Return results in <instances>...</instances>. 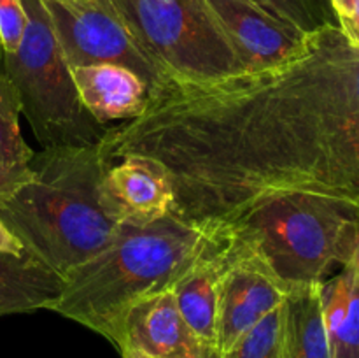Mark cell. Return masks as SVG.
Returning <instances> with one entry per match:
<instances>
[{"instance_id":"30bf717a","label":"cell","mask_w":359,"mask_h":358,"mask_svg":"<svg viewBox=\"0 0 359 358\" xmlns=\"http://www.w3.org/2000/svg\"><path fill=\"white\" fill-rule=\"evenodd\" d=\"M114 346L121 358H188L214 350L193 336L172 288L146 295L126 309Z\"/></svg>"},{"instance_id":"d4e9b609","label":"cell","mask_w":359,"mask_h":358,"mask_svg":"<svg viewBox=\"0 0 359 358\" xmlns=\"http://www.w3.org/2000/svg\"><path fill=\"white\" fill-rule=\"evenodd\" d=\"M188 358H219V351L217 350H207L203 353L196 354V357H188Z\"/></svg>"},{"instance_id":"7c38bea8","label":"cell","mask_w":359,"mask_h":358,"mask_svg":"<svg viewBox=\"0 0 359 358\" xmlns=\"http://www.w3.org/2000/svg\"><path fill=\"white\" fill-rule=\"evenodd\" d=\"M70 72L81 102L102 125L128 121L146 109L149 88L128 67L91 63L70 67Z\"/></svg>"},{"instance_id":"6da1fadb","label":"cell","mask_w":359,"mask_h":358,"mask_svg":"<svg viewBox=\"0 0 359 358\" xmlns=\"http://www.w3.org/2000/svg\"><path fill=\"white\" fill-rule=\"evenodd\" d=\"M191 135L223 214L283 192L359 206V48L326 25L291 60L200 84Z\"/></svg>"},{"instance_id":"9a60e30c","label":"cell","mask_w":359,"mask_h":358,"mask_svg":"<svg viewBox=\"0 0 359 358\" xmlns=\"http://www.w3.org/2000/svg\"><path fill=\"white\" fill-rule=\"evenodd\" d=\"M283 358H332L321 302V283L287 291Z\"/></svg>"},{"instance_id":"7a4b0ae2","label":"cell","mask_w":359,"mask_h":358,"mask_svg":"<svg viewBox=\"0 0 359 358\" xmlns=\"http://www.w3.org/2000/svg\"><path fill=\"white\" fill-rule=\"evenodd\" d=\"M112 161L102 144L44 147L28 179L0 199V218L27 251L65 277L112 244L123 223L104 199Z\"/></svg>"},{"instance_id":"277c9868","label":"cell","mask_w":359,"mask_h":358,"mask_svg":"<svg viewBox=\"0 0 359 358\" xmlns=\"http://www.w3.org/2000/svg\"><path fill=\"white\" fill-rule=\"evenodd\" d=\"M203 232L255 256L290 291L323 283L333 267L351 263L359 206L319 193H270Z\"/></svg>"},{"instance_id":"52a82bcc","label":"cell","mask_w":359,"mask_h":358,"mask_svg":"<svg viewBox=\"0 0 359 358\" xmlns=\"http://www.w3.org/2000/svg\"><path fill=\"white\" fill-rule=\"evenodd\" d=\"M69 67L116 63L137 74L149 91L167 74L147 56L112 0H41Z\"/></svg>"},{"instance_id":"ac0fdd59","label":"cell","mask_w":359,"mask_h":358,"mask_svg":"<svg viewBox=\"0 0 359 358\" xmlns=\"http://www.w3.org/2000/svg\"><path fill=\"white\" fill-rule=\"evenodd\" d=\"M284 304L273 309L219 358H283Z\"/></svg>"},{"instance_id":"2e32d148","label":"cell","mask_w":359,"mask_h":358,"mask_svg":"<svg viewBox=\"0 0 359 358\" xmlns=\"http://www.w3.org/2000/svg\"><path fill=\"white\" fill-rule=\"evenodd\" d=\"M332 358H359V274L351 265L321 283Z\"/></svg>"},{"instance_id":"e0dca14e","label":"cell","mask_w":359,"mask_h":358,"mask_svg":"<svg viewBox=\"0 0 359 358\" xmlns=\"http://www.w3.org/2000/svg\"><path fill=\"white\" fill-rule=\"evenodd\" d=\"M20 114L16 88L0 70V167L27 168L35 153L21 135Z\"/></svg>"},{"instance_id":"cb8c5ba5","label":"cell","mask_w":359,"mask_h":358,"mask_svg":"<svg viewBox=\"0 0 359 358\" xmlns=\"http://www.w3.org/2000/svg\"><path fill=\"white\" fill-rule=\"evenodd\" d=\"M347 265L354 267V269H356V272L359 274V235H358V242H356V249H354L353 260H351V263H347Z\"/></svg>"},{"instance_id":"4fadbf2b","label":"cell","mask_w":359,"mask_h":358,"mask_svg":"<svg viewBox=\"0 0 359 358\" xmlns=\"http://www.w3.org/2000/svg\"><path fill=\"white\" fill-rule=\"evenodd\" d=\"M224 265V241L189 267L172 286L175 302L193 336L207 347L217 350V295Z\"/></svg>"},{"instance_id":"9c48e42d","label":"cell","mask_w":359,"mask_h":358,"mask_svg":"<svg viewBox=\"0 0 359 358\" xmlns=\"http://www.w3.org/2000/svg\"><path fill=\"white\" fill-rule=\"evenodd\" d=\"M241 55L245 72L291 60L309 34L269 13L255 0H203Z\"/></svg>"},{"instance_id":"8992f818","label":"cell","mask_w":359,"mask_h":358,"mask_svg":"<svg viewBox=\"0 0 359 358\" xmlns=\"http://www.w3.org/2000/svg\"><path fill=\"white\" fill-rule=\"evenodd\" d=\"M128 30L168 77L195 83L245 72L203 0H112Z\"/></svg>"},{"instance_id":"ffe728a7","label":"cell","mask_w":359,"mask_h":358,"mask_svg":"<svg viewBox=\"0 0 359 358\" xmlns=\"http://www.w3.org/2000/svg\"><path fill=\"white\" fill-rule=\"evenodd\" d=\"M27 27V13L21 0H0V51L14 53Z\"/></svg>"},{"instance_id":"d6986e66","label":"cell","mask_w":359,"mask_h":358,"mask_svg":"<svg viewBox=\"0 0 359 358\" xmlns=\"http://www.w3.org/2000/svg\"><path fill=\"white\" fill-rule=\"evenodd\" d=\"M269 13L294 25L305 34L326 25H339L330 0H255Z\"/></svg>"},{"instance_id":"ba28073f","label":"cell","mask_w":359,"mask_h":358,"mask_svg":"<svg viewBox=\"0 0 359 358\" xmlns=\"http://www.w3.org/2000/svg\"><path fill=\"white\" fill-rule=\"evenodd\" d=\"M286 295L279 281L255 256L237 251L224 241L217 295V351L223 353L233 346L269 312L283 305Z\"/></svg>"},{"instance_id":"8fae6325","label":"cell","mask_w":359,"mask_h":358,"mask_svg":"<svg viewBox=\"0 0 359 358\" xmlns=\"http://www.w3.org/2000/svg\"><path fill=\"white\" fill-rule=\"evenodd\" d=\"M104 199L119 223L146 225L170 213L174 190L167 171L146 157H123L104 175Z\"/></svg>"},{"instance_id":"44dd1931","label":"cell","mask_w":359,"mask_h":358,"mask_svg":"<svg viewBox=\"0 0 359 358\" xmlns=\"http://www.w3.org/2000/svg\"><path fill=\"white\" fill-rule=\"evenodd\" d=\"M340 30L359 48V0H330Z\"/></svg>"},{"instance_id":"5bb4252c","label":"cell","mask_w":359,"mask_h":358,"mask_svg":"<svg viewBox=\"0 0 359 358\" xmlns=\"http://www.w3.org/2000/svg\"><path fill=\"white\" fill-rule=\"evenodd\" d=\"M63 291V277L30 251L0 253V316L51 309Z\"/></svg>"},{"instance_id":"603a6c76","label":"cell","mask_w":359,"mask_h":358,"mask_svg":"<svg viewBox=\"0 0 359 358\" xmlns=\"http://www.w3.org/2000/svg\"><path fill=\"white\" fill-rule=\"evenodd\" d=\"M25 246L20 239L11 232V228L0 218V253H11V255H21L25 253Z\"/></svg>"},{"instance_id":"3957f363","label":"cell","mask_w":359,"mask_h":358,"mask_svg":"<svg viewBox=\"0 0 359 358\" xmlns=\"http://www.w3.org/2000/svg\"><path fill=\"white\" fill-rule=\"evenodd\" d=\"M216 242V235L172 213L146 225L123 223L112 244L63 277L62 295L49 311L114 344L126 309L174 286Z\"/></svg>"},{"instance_id":"7402d4cb","label":"cell","mask_w":359,"mask_h":358,"mask_svg":"<svg viewBox=\"0 0 359 358\" xmlns=\"http://www.w3.org/2000/svg\"><path fill=\"white\" fill-rule=\"evenodd\" d=\"M28 179V167L27 168H6L0 167V199L13 193L21 183Z\"/></svg>"},{"instance_id":"5b68a950","label":"cell","mask_w":359,"mask_h":358,"mask_svg":"<svg viewBox=\"0 0 359 358\" xmlns=\"http://www.w3.org/2000/svg\"><path fill=\"white\" fill-rule=\"evenodd\" d=\"M27 27L14 53L0 51V70L14 84L21 112L42 147L91 146L109 126L81 102L44 4L21 0Z\"/></svg>"}]
</instances>
